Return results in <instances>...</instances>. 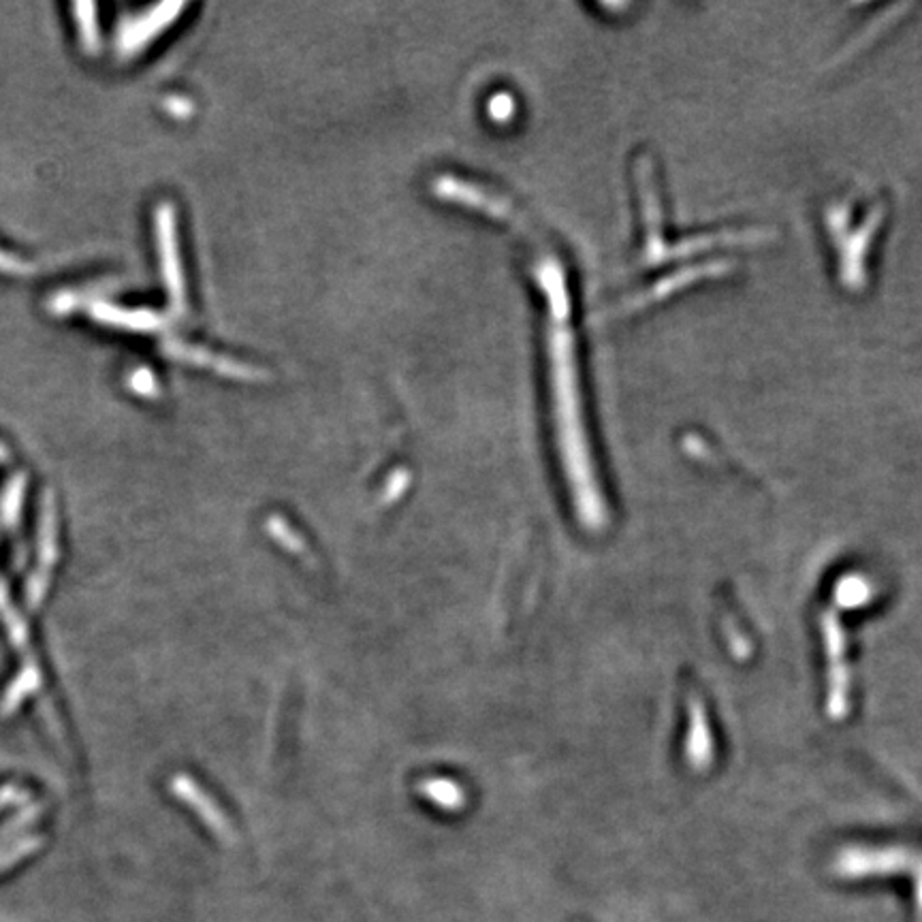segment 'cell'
Returning <instances> with one entry per match:
<instances>
[{
    "label": "cell",
    "mask_w": 922,
    "mask_h": 922,
    "mask_svg": "<svg viewBox=\"0 0 922 922\" xmlns=\"http://www.w3.org/2000/svg\"><path fill=\"white\" fill-rule=\"evenodd\" d=\"M15 797H20V790H15V788H4V790H0V808H2V803L13 801Z\"/></svg>",
    "instance_id": "obj_5"
},
{
    "label": "cell",
    "mask_w": 922,
    "mask_h": 922,
    "mask_svg": "<svg viewBox=\"0 0 922 922\" xmlns=\"http://www.w3.org/2000/svg\"><path fill=\"white\" fill-rule=\"evenodd\" d=\"M22 496H24V481H15L9 489H7V494H4V500H2V511H0V521H2V525L7 527V530H11L15 523H17V517H20V505H22Z\"/></svg>",
    "instance_id": "obj_4"
},
{
    "label": "cell",
    "mask_w": 922,
    "mask_h": 922,
    "mask_svg": "<svg viewBox=\"0 0 922 922\" xmlns=\"http://www.w3.org/2000/svg\"><path fill=\"white\" fill-rule=\"evenodd\" d=\"M541 280L545 291L551 298V385H554V407H556V425H558V440L562 449L563 465L572 498L577 502L579 514L585 523L596 525L603 521V500L600 492L596 489V478L592 470V460L587 453V440L583 434L581 421V396H579V378H577V363H574V347L568 331V304H566V287H563L562 271L556 263L541 265Z\"/></svg>",
    "instance_id": "obj_1"
},
{
    "label": "cell",
    "mask_w": 922,
    "mask_h": 922,
    "mask_svg": "<svg viewBox=\"0 0 922 922\" xmlns=\"http://www.w3.org/2000/svg\"><path fill=\"white\" fill-rule=\"evenodd\" d=\"M39 683H41V677H39L37 663H35V665H33V663H26V666L22 668V672H20V677H17V679L11 683V688L7 690L2 712H4V714H11L13 709H17L26 696H31L33 692H37V690H39Z\"/></svg>",
    "instance_id": "obj_2"
},
{
    "label": "cell",
    "mask_w": 922,
    "mask_h": 922,
    "mask_svg": "<svg viewBox=\"0 0 922 922\" xmlns=\"http://www.w3.org/2000/svg\"><path fill=\"white\" fill-rule=\"evenodd\" d=\"M0 615H2L4 623H7V628H9V634H11L13 645L17 650H24L26 643H28V632H26L24 621L13 611V607L9 603V596H7V590H4L2 583H0Z\"/></svg>",
    "instance_id": "obj_3"
}]
</instances>
